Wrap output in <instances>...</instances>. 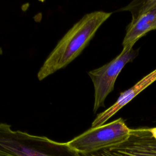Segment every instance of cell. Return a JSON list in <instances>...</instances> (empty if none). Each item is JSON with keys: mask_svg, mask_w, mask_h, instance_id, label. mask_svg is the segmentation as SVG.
Returning <instances> with one entry per match:
<instances>
[{"mask_svg": "<svg viewBox=\"0 0 156 156\" xmlns=\"http://www.w3.org/2000/svg\"><path fill=\"white\" fill-rule=\"evenodd\" d=\"M156 80V69L151 72L133 86L122 92L117 101L103 112L99 113L93 121L91 127H96L104 125L105 122L116 113L124 105L127 104L136 95L146 87Z\"/></svg>", "mask_w": 156, "mask_h": 156, "instance_id": "52a82bcc", "label": "cell"}, {"mask_svg": "<svg viewBox=\"0 0 156 156\" xmlns=\"http://www.w3.org/2000/svg\"><path fill=\"white\" fill-rule=\"evenodd\" d=\"M2 51L1 48H0V55H1V54H2Z\"/></svg>", "mask_w": 156, "mask_h": 156, "instance_id": "9c48e42d", "label": "cell"}, {"mask_svg": "<svg viewBox=\"0 0 156 156\" xmlns=\"http://www.w3.org/2000/svg\"><path fill=\"white\" fill-rule=\"evenodd\" d=\"M151 131H152V132L153 135H154V137L156 138V127H152V128H151Z\"/></svg>", "mask_w": 156, "mask_h": 156, "instance_id": "ba28073f", "label": "cell"}, {"mask_svg": "<svg viewBox=\"0 0 156 156\" xmlns=\"http://www.w3.org/2000/svg\"><path fill=\"white\" fill-rule=\"evenodd\" d=\"M130 130L124 119L119 118L101 126L91 127L68 143L80 154L90 153L123 142L128 138Z\"/></svg>", "mask_w": 156, "mask_h": 156, "instance_id": "3957f363", "label": "cell"}, {"mask_svg": "<svg viewBox=\"0 0 156 156\" xmlns=\"http://www.w3.org/2000/svg\"><path fill=\"white\" fill-rule=\"evenodd\" d=\"M0 156H82L68 143L14 130L0 123Z\"/></svg>", "mask_w": 156, "mask_h": 156, "instance_id": "7a4b0ae2", "label": "cell"}, {"mask_svg": "<svg viewBox=\"0 0 156 156\" xmlns=\"http://www.w3.org/2000/svg\"><path fill=\"white\" fill-rule=\"evenodd\" d=\"M82 156H156V138L151 128L130 129L128 138L118 144Z\"/></svg>", "mask_w": 156, "mask_h": 156, "instance_id": "5b68a950", "label": "cell"}, {"mask_svg": "<svg viewBox=\"0 0 156 156\" xmlns=\"http://www.w3.org/2000/svg\"><path fill=\"white\" fill-rule=\"evenodd\" d=\"M122 10H128L132 14L122 43V48H133L140 38L156 29V0L133 1Z\"/></svg>", "mask_w": 156, "mask_h": 156, "instance_id": "8992f818", "label": "cell"}, {"mask_svg": "<svg viewBox=\"0 0 156 156\" xmlns=\"http://www.w3.org/2000/svg\"><path fill=\"white\" fill-rule=\"evenodd\" d=\"M138 49L122 48L121 53L110 62L88 73L94 86V101L93 112L104 107L107 96L113 90L115 81L124 66L137 56Z\"/></svg>", "mask_w": 156, "mask_h": 156, "instance_id": "277c9868", "label": "cell"}, {"mask_svg": "<svg viewBox=\"0 0 156 156\" xmlns=\"http://www.w3.org/2000/svg\"><path fill=\"white\" fill-rule=\"evenodd\" d=\"M112 13L94 11L85 15L65 34L48 55L38 71L37 77L42 80L66 66L77 57L95 35L99 27Z\"/></svg>", "mask_w": 156, "mask_h": 156, "instance_id": "6da1fadb", "label": "cell"}]
</instances>
